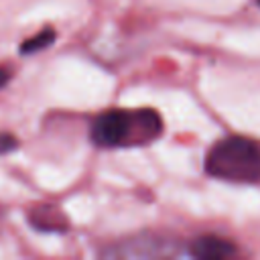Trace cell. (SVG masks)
<instances>
[{
	"label": "cell",
	"instance_id": "5b68a950",
	"mask_svg": "<svg viewBox=\"0 0 260 260\" xmlns=\"http://www.w3.org/2000/svg\"><path fill=\"white\" fill-rule=\"evenodd\" d=\"M18 146V140L12 136V134H6V132H0V154H6L10 150H14Z\"/></svg>",
	"mask_w": 260,
	"mask_h": 260
},
{
	"label": "cell",
	"instance_id": "7a4b0ae2",
	"mask_svg": "<svg viewBox=\"0 0 260 260\" xmlns=\"http://www.w3.org/2000/svg\"><path fill=\"white\" fill-rule=\"evenodd\" d=\"M132 120L134 116L124 110H108L100 114L91 124V140L98 146L110 148L128 142L132 136Z\"/></svg>",
	"mask_w": 260,
	"mask_h": 260
},
{
	"label": "cell",
	"instance_id": "277c9868",
	"mask_svg": "<svg viewBox=\"0 0 260 260\" xmlns=\"http://www.w3.org/2000/svg\"><path fill=\"white\" fill-rule=\"evenodd\" d=\"M53 41H55V30H53V28H45V30L37 32L35 37L26 39V41L20 45V53L28 55V53L43 51V49H47V47H49Z\"/></svg>",
	"mask_w": 260,
	"mask_h": 260
},
{
	"label": "cell",
	"instance_id": "3957f363",
	"mask_svg": "<svg viewBox=\"0 0 260 260\" xmlns=\"http://www.w3.org/2000/svg\"><path fill=\"white\" fill-rule=\"evenodd\" d=\"M193 256L201 260H221L236 254V246L230 240L217 238V236H201L191 246Z\"/></svg>",
	"mask_w": 260,
	"mask_h": 260
},
{
	"label": "cell",
	"instance_id": "8992f818",
	"mask_svg": "<svg viewBox=\"0 0 260 260\" xmlns=\"http://www.w3.org/2000/svg\"><path fill=\"white\" fill-rule=\"evenodd\" d=\"M8 79H10V73H8V69L0 67V87H4V85L8 83Z\"/></svg>",
	"mask_w": 260,
	"mask_h": 260
},
{
	"label": "cell",
	"instance_id": "52a82bcc",
	"mask_svg": "<svg viewBox=\"0 0 260 260\" xmlns=\"http://www.w3.org/2000/svg\"><path fill=\"white\" fill-rule=\"evenodd\" d=\"M258 4H260V0H258Z\"/></svg>",
	"mask_w": 260,
	"mask_h": 260
},
{
	"label": "cell",
	"instance_id": "6da1fadb",
	"mask_svg": "<svg viewBox=\"0 0 260 260\" xmlns=\"http://www.w3.org/2000/svg\"><path fill=\"white\" fill-rule=\"evenodd\" d=\"M205 169L217 179L256 181L260 177V144L244 136H228L209 150Z\"/></svg>",
	"mask_w": 260,
	"mask_h": 260
}]
</instances>
